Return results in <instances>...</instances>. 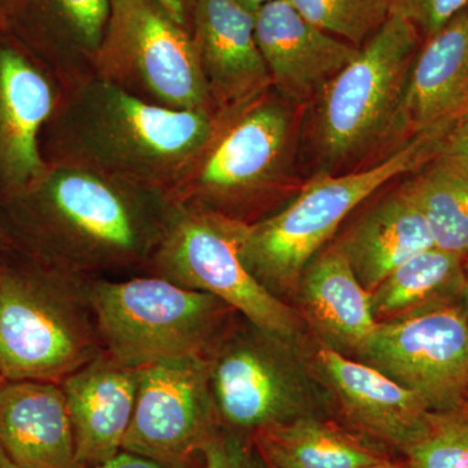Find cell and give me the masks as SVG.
<instances>
[{
  "label": "cell",
  "mask_w": 468,
  "mask_h": 468,
  "mask_svg": "<svg viewBox=\"0 0 468 468\" xmlns=\"http://www.w3.org/2000/svg\"><path fill=\"white\" fill-rule=\"evenodd\" d=\"M177 203L165 190L70 165H48L0 202L8 249L69 275H144Z\"/></svg>",
  "instance_id": "1"
},
{
  "label": "cell",
  "mask_w": 468,
  "mask_h": 468,
  "mask_svg": "<svg viewBox=\"0 0 468 468\" xmlns=\"http://www.w3.org/2000/svg\"><path fill=\"white\" fill-rule=\"evenodd\" d=\"M218 113L165 109L97 75L61 86L43 125L48 165H70L171 192L217 131Z\"/></svg>",
  "instance_id": "2"
},
{
  "label": "cell",
  "mask_w": 468,
  "mask_h": 468,
  "mask_svg": "<svg viewBox=\"0 0 468 468\" xmlns=\"http://www.w3.org/2000/svg\"><path fill=\"white\" fill-rule=\"evenodd\" d=\"M0 372L8 381L64 378L104 351L90 280L0 254Z\"/></svg>",
  "instance_id": "3"
},
{
  "label": "cell",
  "mask_w": 468,
  "mask_h": 468,
  "mask_svg": "<svg viewBox=\"0 0 468 468\" xmlns=\"http://www.w3.org/2000/svg\"><path fill=\"white\" fill-rule=\"evenodd\" d=\"M446 135H417L371 167L343 176L325 174L311 181L284 209L246 226L243 264L268 292L280 300L291 297L304 268L344 218L389 181L426 165L440 153Z\"/></svg>",
  "instance_id": "4"
},
{
  "label": "cell",
  "mask_w": 468,
  "mask_h": 468,
  "mask_svg": "<svg viewBox=\"0 0 468 468\" xmlns=\"http://www.w3.org/2000/svg\"><path fill=\"white\" fill-rule=\"evenodd\" d=\"M300 344L239 313L228 322L202 356L223 430L251 441L263 428L325 417L334 397Z\"/></svg>",
  "instance_id": "5"
},
{
  "label": "cell",
  "mask_w": 468,
  "mask_h": 468,
  "mask_svg": "<svg viewBox=\"0 0 468 468\" xmlns=\"http://www.w3.org/2000/svg\"><path fill=\"white\" fill-rule=\"evenodd\" d=\"M292 132L291 103L272 89L241 109L218 113L211 141L169 196L186 207L254 223L284 180Z\"/></svg>",
  "instance_id": "6"
},
{
  "label": "cell",
  "mask_w": 468,
  "mask_h": 468,
  "mask_svg": "<svg viewBox=\"0 0 468 468\" xmlns=\"http://www.w3.org/2000/svg\"><path fill=\"white\" fill-rule=\"evenodd\" d=\"M90 294L104 351L133 368L202 356L236 315L215 295L153 275L91 279Z\"/></svg>",
  "instance_id": "7"
},
{
  "label": "cell",
  "mask_w": 468,
  "mask_h": 468,
  "mask_svg": "<svg viewBox=\"0 0 468 468\" xmlns=\"http://www.w3.org/2000/svg\"><path fill=\"white\" fill-rule=\"evenodd\" d=\"M248 224L177 203L174 220L144 275L215 295L258 328L301 343L300 314L249 272L241 258Z\"/></svg>",
  "instance_id": "8"
},
{
  "label": "cell",
  "mask_w": 468,
  "mask_h": 468,
  "mask_svg": "<svg viewBox=\"0 0 468 468\" xmlns=\"http://www.w3.org/2000/svg\"><path fill=\"white\" fill-rule=\"evenodd\" d=\"M421 42L417 27L390 15L323 89L316 100V138L326 165L358 159L392 141L403 88Z\"/></svg>",
  "instance_id": "9"
},
{
  "label": "cell",
  "mask_w": 468,
  "mask_h": 468,
  "mask_svg": "<svg viewBox=\"0 0 468 468\" xmlns=\"http://www.w3.org/2000/svg\"><path fill=\"white\" fill-rule=\"evenodd\" d=\"M95 75L155 106L217 113L189 30L156 0H110Z\"/></svg>",
  "instance_id": "10"
},
{
  "label": "cell",
  "mask_w": 468,
  "mask_h": 468,
  "mask_svg": "<svg viewBox=\"0 0 468 468\" xmlns=\"http://www.w3.org/2000/svg\"><path fill=\"white\" fill-rule=\"evenodd\" d=\"M354 356L418 394L431 411L468 406V315L461 302L378 323Z\"/></svg>",
  "instance_id": "11"
},
{
  "label": "cell",
  "mask_w": 468,
  "mask_h": 468,
  "mask_svg": "<svg viewBox=\"0 0 468 468\" xmlns=\"http://www.w3.org/2000/svg\"><path fill=\"white\" fill-rule=\"evenodd\" d=\"M221 430L203 356L140 368L137 399L122 451L165 468H197Z\"/></svg>",
  "instance_id": "12"
},
{
  "label": "cell",
  "mask_w": 468,
  "mask_h": 468,
  "mask_svg": "<svg viewBox=\"0 0 468 468\" xmlns=\"http://www.w3.org/2000/svg\"><path fill=\"white\" fill-rule=\"evenodd\" d=\"M60 90L48 68L0 27V202L48 168L39 135Z\"/></svg>",
  "instance_id": "13"
},
{
  "label": "cell",
  "mask_w": 468,
  "mask_h": 468,
  "mask_svg": "<svg viewBox=\"0 0 468 468\" xmlns=\"http://www.w3.org/2000/svg\"><path fill=\"white\" fill-rule=\"evenodd\" d=\"M190 36L217 113L241 109L272 89L251 9L237 0H194Z\"/></svg>",
  "instance_id": "14"
},
{
  "label": "cell",
  "mask_w": 468,
  "mask_h": 468,
  "mask_svg": "<svg viewBox=\"0 0 468 468\" xmlns=\"http://www.w3.org/2000/svg\"><path fill=\"white\" fill-rule=\"evenodd\" d=\"M468 116V5L421 42L394 120L399 144L431 132H452Z\"/></svg>",
  "instance_id": "15"
},
{
  "label": "cell",
  "mask_w": 468,
  "mask_h": 468,
  "mask_svg": "<svg viewBox=\"0 0 468 468\" xmlns=\"http://www.w3.org/2000/svg\"><path fill=\"white\" fill-rule=\"evenodd\" d=\"M255 39L272 90L288 103L306 104L358 55L359 48L323 32L289 0H275L255 12Z\"/></svg>",
  "instance_id": "16"
},
{
  "label": "cell",
  "mask_w": 468,
  "mask_h": 468,
  "mask_svg": "<svg viewBox=\"0 0 468 468\" xmlns=\"http://www.w3.org/2000/svg\"><path fill=\"white\" fill-rule=\"evenodd\" d=\"M110 0H15L3 21L61 86L95 75Z\"/></svg>",
  "instance_id": "17"
},
{
  "label": "cell",
  "mask_w": 468,
  "mask_h": 468,
  "mask_svg": "<svg viewBox=\"0 0 468 468\" xmlns=\"http://www.w3.org/2000/svg\"><path fill=\"white\" fill-rule=\"evenodd\" d=\"M332 397L354 430L405 452L423 436L431 409L411 390L320 345L314 358Z\"/></svg>",
  "instance_id": "18"
},
{
  "label": "cell",
  "mask_w": 468,
  "mask_h": 468,
  "mask_svg": "<svg viewBox=\"0 0 468 468\" xmlns=\"http://www.w3.org/2000/svg\"><path fill=\"white\" fill-rule=\"evenodd\" d=\"M138 381L140 368L129 367L107 351L61 381L82 467L98 466L122 451Z\"/></svg>",
  "instance_id": "19"
},
{
  "label": "cell",
  "mask_w": 468,
  "mask_h": 468,
  "mask_svg": "<svg viewBox=\"0 0 468 468\" xmlns=\"http://www.w3.org/2000/svg\"><path fill=\"white\" fill-rule=\"evenodd\" d=\"M0 443L17 468H84L60 384L5 381L0 388Z\"/></svg>",
  "instance_id": "20"
},
{
  "label": "cell",
  "mask_w": 468,
  "mask_h": 468,
  "mask_svg": "<svg viewBox=\"0 0 468 468\" xmlns=\"http://www.w3.org/2000/svg\"><path fill=\"white\" fill-rule=\"evenodd\" d=\"M298 314L322 346L346 356L367 341L378 323L366 291L343 252L332 246L307 264L294 292Z\"/></svg>",
  "instance_id": "21"
},
{
  "label": "cell",
  "mask_w": 468,
  "mask_h": 468,
  "mask_svg": "<svg viewBox=\"0 0 468 468\" xmlns=\"http://www.w3.org/2000/svg\"><path fill=\"white\" fill-rule=\"evenodd\" d=\"M335 246L369 292L403 261L435 248L426 220L405 185L369 208Z\"/></svg>",
  "instance_id": "22"
},
{
  "label": "cell",
  "mask_w": 468,
  "mask_h": 468,
  "mask_svg": "<svg viewBox=\"0 0 468 468\" xmlns=\"http://www.w3.org/2000/svg\"><path fill=\"white\" fill-rule=\"evenodd\" d=\"M251 442L270 468H359L387 458L362 437L323 417L263 428Z\"/></svg>",
  "instance_id": "23"
},
{
  "label": "cell",
  "mask_w": 468,
  "mask_h": 468,
  "mask_svg": "<svg viewBox=\"0 0 468 468\" xmlns=\"http://www.w3.org/2000/svg\"><path fill=\"white\" fill-rule=\"evenodd\" d=\"M464 258L431 248L392 271L371 292L377 323L461 302Z\"/></svg>",
  "instance_id": "24"
},
{
  "label": "cell",
  "mask_w": 468,
  "mask_h": 468,
  "mask_svg": "<svg viewBox=\"0 0 468 468\" xmlns=\"http://www.w3.org/2000/svg\"><path fill=\"white\" fill-rule=\"evenodd\" d=\"M405 187L417 203L433 246L468 257V168L439 153L414 172Z\"/></svg>",
  "instance_id": "25"
},
{
  "label": "cell",
  "mask_w": 468,
  "mask_h": 468,
  "mask_svg": "<svg viewBox=\"0 0 468 468\" xmlns=\"http://www.w3.org/2000/svg\"><path fill=\"white\" fill-rule=\"evenodd\" d=\"M292 7L335 38L362 48L392 15L389 0H289Z\"/></svg>",
  "instance_id": "26"
},
{
  "label": "cell",
  "mask_w": 468,
  "mask_h": 468,
  "mask_svg": "<svg viewBox=\"0 0 468 468\" xmlns=\"http://www.w3.org/2000/svg\"><path fill=\"white\" fill-rule=\"evenodd\" d=\"M403 454L410 468H468V406L431 411L423 436Z\"/></svg>",
  "instance_id": "27"
},
{
  "label": "cell",
  "mask_w": 468,
  "mask_h": 468,
  "mask_svg": "<svg viewBox=\"0 0 468 468\" xmlns=\"http://www.w3.org/2000/svg\"><path fill=\"white\" fill-rule=\"evenodd\" d=\"M389 3L392 15H399L417 27L423 41L441 30L468 5V0H389Z\"/></svg>",
  "instance_id": "28"
},
{
  "label": "cell",
  "mask_w": 468,
  "mask_h": 468,
  "mask_svg": "<svg viewBox=\"0 0 468 468\" xmlns=\"http://www.w3.org/2000/svg\"><path fill=\"white\" fill-rule=\"evenodd\" d=\"M252 443L221 428L202 449L205 468H249Z\"/></svg>",
  "instance_id": "29"
},
{
  "label": "cell",
  "mask_w": 468,
  "mask_h": 468,
  "mask_svg": "<svg viewBox=\"0 0 468 468\" xmlns=\"http://www.w3.org/2000/svg\"><path fill=\"white\" fill-rule=\"evenodd\" d=\"M440 153L460 160L468 168V116L446 135Z\"/></svg>",
  "instance_id": "30"
},
{
  "label": "cell",
  "mask_w": 468,
  "mask_h": 468,
  "mask_svg": "<svg viewBox=\"0 0 468 468\" xmlns=\"http://www.w3.org/2000/svg\"><path fill=\"white\" fill-rule=\"evenodd\" d=\"M90 468H165L158 462L151 461L143 455L134 452L122 451L117 452L115 457Z\"/></svg>",
  "instance_id": "31"
},
{
  "label": "cell",
  "mask_w": 468,
  "mask_h": 468,
  "mask_svg": "<svg viewBox=\"0 0 468 468\" xmlns=\"http://www.w3.org/2000/svg\"><path fill=\"white\" fill-rule=\"evenodd\" d=\"M171 15L176 23L190 32L194 0H156Z\"/></svg>",
  "instance_id": "32"
},
{
  "label": "cell",
  "mask_w": 468,
  "mask_h": 468,
  "mask_svg": "<svg viewBox=\"0 0 468 468\" xmlns=\"http://www.w3.org/2000/svg\"><path fill=\"white\" fill-rule=\"evenodd\" d=\"M249 468H270L266 462L263 461V458L261 457L260 452L255 451L254 446H251L250 458H249Z\"/></svg>",
  "instance_id": "33"
},
{
  "label": "cell",
  "mask_w": 468,
  "mask_h": 468,
  "mask_svg": "<svg viewBox=\"0 0 468 468\" xmlns=\"http://www.w3.org/2000/svg\"><path fill=\"white\" fill-rule=\"evenodd\" d=\"M461 303L468 315V257L464 260V285L463 292H462Z\"/></svg>",
  "instance_id": "34"
},
{
  "label": "cell",
  "mask_w": 468,
  "mask_h": 468,
  "mask_svg": "<svg viewBox=\"0 0 468 468\" xmlns=\"http://www.w3.org/2000/svg\"><path fill=\"white\" fill-rule=\"evenodd\" d=\"M359 468H410L408 464L403 466V464L396 463V462H392L388 460V458H384V460L375 462V463L367 464V466H362Z\"/></svg>",
  "instance_id": "35"
},
{
  "label": "cell",
  "mask_w": 468,
  "mask_h": 468,
  "mask_svg": "<svg viewBox=\"0 0 468 468\" xmlns=\"http://www.w3.org/2000/svg\"><path fill=\"white\" fill-rule=\"evenodd\" d=\"M237 2L241 3V5L251 9V11L257 12L261 5H267V3L275 2V0H237Z\"/></svg>",
  "instance_id": "36"
},
{
  "label": "cell",
  "mask_w": 468,
  "mask_h": 468,
  "mask_svg": "<svg viewBox=\"0 0 468 468\" xmlns=\"http://www.w3.org/2000/svg\"><path fill=\"white\" fill-rule=\"evenodd\" d=\"M0 468H17L15 466L14 462L11 461V458L8 457L2 443H0Z\"/></svg>",
  "instance_id": "37"
},
{
  "label": "cell",
  "mask_w": 468,
  "mask_h": 468,
  "mask_svg": "<svg viewBox=\"0 0 468 468\" xmlns=\"http://www.w3.org/2000/svg\"><path fill=\"white\" fill-rule=\"evenodd\" d=\"M15 0H0V27L3 26V21H5V15L11 8L12 3Z\"/></svg>",
  "instance_id": "38"
},
{
  "label": "cell",
  "mask_w": 468,
  "mask_h": 468,
  "mask_svg": "<svg viewBox=\"0 0 468 468\" xmlns=\"http://www.w3.org/2000/svg\"><path fill=\"white\" fill-rule=\"evenodd\" d=\"M7 243H5V239H3L2 233H0V254H3V252L7 250Z\"/></svg>",
  "instance_id": "39"
},
{
  "label": "cell",
  "mask_w": 468,
  "mask_h": 468,
  "mask_svg": "<svg viewBox=\"0 0 468 468\" xmlns=\"http://www.w3.org/2000/svg\"><path fill=\"white\" fill-rule=\"evenodd\" d=\"M5 381L7 380H5V377H3L2 375V372H0V388H2L3 385H5Z\"/></svg>",
  "instance_id": "40"
},
{
  "label": "cell",
  "mask_w": 468,
  "mask_h": 468,
  "mask_svg": "<svg viewBox=\"0 0 468 468\" xmlns=\"http://www.w3.org/2000/svg\"><path fill=\"white\" fill-rule=\"evenodd\" d=\"M0 271H2V264H0Z\"/></svg>",
  "instance_id": "41"
}]
</instances>
